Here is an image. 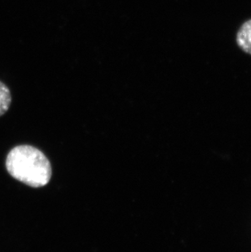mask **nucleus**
Here are the masks:
<instances>
[{
    "label": "nucleus",
    "instance_id": "1",
    "mask_svg": "<svg viewBox=\"0 0 251 252\" xmlns=\"http://www.w3.org/2000/svg\"><path fill=\"white\" fill-rule=\"evenodd\" d=\"M6 168L13 178L33 188L47 186L52 177V166L48 158L31 145H18L12 149L6 158Z\"/></svg>",
    "mask_w": 251,
    "mask_h": 252
},
{
    "label": "nucleus",
    "instance_id": "2",
    "mask_svg": "<svg viewBox=\"0 0 251 252\" xmlns=\"http://www.w3.org/2000/svg\"><path fill=\"white\" fill-rule=\"evenodd\" d=\"M237 45L251 55V20L242 25L237 34Z\"/></svg>",
    "mask_w": 251,
    "mask_h": 252
},
{
    "label": "nucleus",
    "instance_id": "3",
    "mask_svg": "<svg viewBox=\"0 0 251 252\" xmlns=\"http://www.w3.org/2000/svg\"><path fill=\"white\" fill-rule=\"evenodd\" d=\"M12 104V94L6 84L0 81V116L7 112Z\"/></svg>",
    "mask_w": 251,
    "mask_h": 252
}]
</instances>
